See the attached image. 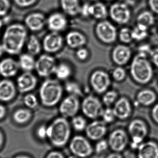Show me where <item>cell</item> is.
Wrapping results in <instances>:
<instances>
[{
    "mask_svg": "<svg viewBox=\"0 0 158 158\" xmlns=\"http://www.w3.org/2000/svg\"><path fill=\"white\" fill-rule=\"evenodd\" d=\"M46 24L52 31L59 32L64 30L67 25V19L60 13H55L49 16L46 20Z\"/></svg>",
    "mask_w": 158,
    "mask_h": 158,
    "instance_id": "603a6c76",
    "label": "cell"
},
{
    "mask_svg": "<svg viewBox=\"0 0 158 158\" xmlns=\"http://www.w3.org/2000/svg\"><path fill=\"white\" fill-rule=\"evenodd\" d=\"M130 74L136 83L141 85L149 84L154 77L153 65L149 57L137 53L132 60Z\"/></svg>",
    "mask_w": 158,
    "mask_h": 158,
    "instance_id": "7a4b0ae2",
    "label": "cell"
},
{
    "mask_svg": "<svg viewBox=\"0 0 158 158\" xmlns=\"http://www.w3.org/2000/svg\"><path fill=\"white\" fill-rule=\"evenodd\" d=\"M63 94V86L55 79H48L44 81L39 90L41 102L46 107L56 105L61 100Z\"/></svg>",
    "mask_w": 158,
    "mask_h": 158,
    "instance_id": "277c9868",
    "label": "cell"
},
{
    "mask_svg": "<svg viewBox=\"0 0 158 158\" xmlns=\"http://www.w3.org/2000/svg\"><path fill=\"white\" fill-rule=\"evenodd\" d=\"M4 141V137L2 132L0 131V149L2 148Z\"/></svg>",
    "mask_w": 158,
    "mask_h": 158,
    "instance_id": "11a10c76",
    "label": "cell"
},
{
    "mask_svg": "<svg viewBox=\"0 0 158 158\" xmlns=\"http://www.w3.org/2000/svg\"><path fill=\"white\" fill-rule=\"evenodd\" d=\"M148 28L141 24L137 25L132 29L133 40L137 42L143 41L148 36Z\"/></svg>",
    "mask_w": 158,
    "mask_h": 158,
    "instance_id": "f546056e",
    "label": "cell"
},
{
    "mask_svg": "<svg viewBox=\"0 0 158 158\" xmlns=\"http://www.w3.org/2000/svg\"><path fill=\"white\" fill-rule=\"evenodd\" d=\"M14 158H31L30 157L26 155H19V156H16Z\"/></svg>",
    "mask_w": 158,
    "mask_h": 158,
    "instance_id": "6f0895ef",
    "label": "cell"
},
{
    "mask_svg": "<svg viewBox=\"0 0 158 158\" xmlns=\"http://www.w3.org/2000/svg\"><path fill=\"white\" fill-rule=\"evenodd\" d=\"M152 47L148 44L144 43L139 45L138 47L137 53L149 57V54L152 51Z\"/></svg>",
    "mask_w": 158,
    "mask_h": 158,
    "instance_id": "7bdbcfd3",
    "label": "cell"
},
{
    "mask_svg": "<svg viewBox=\"0 0 158 158\" xmlns=\"http://www.w3.org/2000/svg\"><path fill=\"white\" fill-rule=\"evenodd\" d=\"M31 110L28 108H20L16 110L13 115V118L16 123L23 124L28 122L32 118Z\"/></svg>",
    "mask_w": 158,
    "mask_h": 158,
    "instance_id": "4316f807",
    "label": "cell"
},
{
    "mask_svg": "<svg viewBox=\"0 0 158 158\" xmlns=\"http://www.w3.org/2000/svg\"><path fill=\"white\" fill-rule=\"evenodd\" d=\"M95 31L98 38L104 43H112L117 39V29L109 21L99 22L96 27Z\"/></svg>",
    "mask_w": 158,
    "mask_h": 158,
    "instance_id": "9c48e42d",
    "label": "cell"
},
{
    "mask_svg": "<svg viewBox=\"0 0 158 158\" xmlns=\"http://www.w3.org/2000/svg\"><path fill=\"white\" fill-rule=\"evenodd\" d=\"M68 158H79L78 157L76 156H70Z\"/></svg>",
    "mask_w": 158,
    "mask_h": 158,
    "instance_id": "91938a15",
    "label": "cell"
},
{
    "mask_svg": "<svg viewBox=\"0 0 158 158\" xmlns=\"http://www.w3.org/2000/svg\"><path fill=\"white\" fill-rule=\"evenodd\" d=\"M91 7L92 4L87 2L85 3L82 6H81L80 14L84 17L91 16Z\"/></svg>",
    "mask_w": 158,
    "mask_h": 158,
    "instance_id": "bcb514c9",
    "label": "cell"
},
{
    "mask_svg": "<svg viewBox=\"0 0 158 158\" xmlns=\"http://www.w3.org/2000/svg\"><path fill=\"white\" fill-rule=\"evenodd\" d=\"M137 158H158V144L153 141H144L137 149Z\"/></svg>",
    "mask_w": 158,
    "mask_h": 158,
    "instance_id": "7402d4cb",
    "label": "cell"
},
{
    "mask_svg": "<svg viewBox=\"0 0 158 158\" xmlns=\"http://www.w3.org/2000/svg\"><path fill=\"white\" fill-rule=\"evenodd\" d=\"M120 40L123 43H130L133 40L132 36V30L127 27H123L120 31L119 33Z\"/></svg>",
    "mask_w": 158,
    "mask_h": 158,
    "instance_id": "8d00e7d4",
    "label": "cell"
},
{
    "mask_svg": "<svg viewBox=\"0 0 158 158\" xmlns=\"http://www.w3.org/2000/svg\"></svg>",
    "mask_w": 158,
    "mask_h": 158,
    "instance_id": "be15d7a7",
    "label": "cell"
},
{
    "mask_svg": "<svg viewBox=\"0 0 158 158\" xmlns=\"http://www.w3.org/2000/svg\"><path fill=\"white\" fill-rule=\"evenodd\" d=\"M61 6L64 12L70 16L79 14L81 6L79 0H61Z\"/></svg>",
    "mask_w": 158,
    "mask_h": 158,
    "instance_id": "83f0119b",
    "label": "cell"
},
{
    "mask_svg": "<svg viewBox=\"0 0 158 158\" xmlns=\"http://www.w3.org/2000/svg\"><path fill=\"white\" fill-rule=\"evenodd\" d=\"M118 96V93L115 91H108L103 96L102 101L106 106L109 107L116 102Z\"/></svg>",
    "mask_w": 158,
    "mask_h": 158,
    "instance_id": "74e56055",
    "label": "cell"
},
{
    "mask_svg": "<svg viewBox=\"0 0 158 158\" xmlns=\"http://www.w3.org/2000/svg\"><path fill=\"white\" fill-rule=\"evenodd\" d=\"M116 118L121 120L128 118L131 115L132 106L129 99L121 97L117 100L113 108Z\"/></svg>",
    "mask_w": 158,
    "mask_h": 158,
    "instance_id": "44dd1931",
    "label": "cell"
},
{
    "mask_svg": "<svg viewBox=\"0 0 158 158\" xmlns=\"http://www.w3.org/2000/svg\"><path fill=\"white\" fill-rule=\"evenodd\" d=\"M109 146L115 152H122L128 145L129 138L127 133L121 129L115 130L110 133L108 140Z\"/></svg>",
    "mask_w": 158,
    "mask_h": 158,
    "instance_id": "4fadbf2b",
    "label": "cell"
},
{
    "mask_svg": "<svg viewBox=\"0 0 158 158\" xmlns=\"http://www.w3.org/2000/svg\"><path fill=\"white\" fill-rule=\"evenodd\" d=\"M64 40L58 32L52 31L46 35L43 41V48L48 53H56L61 50Z\"/></svg>",
    "mask_w": 158,
    "mask_h": 158,
    "instance_id": "9a60e30c",
    "label": "cell"
},
{
    "mask_svg": "<svg viewBox=\"0 0 158 158\" xmlns=\"http://www.w3.org/2000/svg\"><path fill=\"white\" fill-rule=\"evenodd\" d=\"M23 102L26 107L30 109L36 108L39 104L37 97L31 93L26 94L23 98Z\"/></svg>",
    "mask_w": 158,
    "mask_h": 158,
    "instance_id": "e575fe53",
    "label": "cell"
},
{
    "mask_svg": "<svg viewBox=\"0 0 158 158\" xmlns=\"http://www.w3.org/2000/svg\"><path fill=\"white\" fill-rule=\"evenodd\" d=\"M151 116L155 123L158 125V103H156L154 106H152Z\"/></svg>",
    "mask_w": 158,
    "mask_h": 158,
    "instance_id": "681fc988",
    "label": "cell"
},
{
    "mask_svg": "<svg viewBox=\"0 0 158 158\" xmlns=\"http://www.w3.org/2000/svg\"><path fill=\"white\" fill-rule=\"evenodd\" d=\"M109 146L108 142L105 140H100L97 143L95 150L97 154H101L106 151Z\"/></svg>",
    "mask_w": 158,
    "mask_h": 158,
    "instance_id": "ee69618b",
    "label": "cell"
},
{
    "mask_svg": "<svg viewBox=\"0 0 158 158\" xmlns=\"http://www.w3.org/2000/svg\"><path fill=\"white\" fill-rule=\"evenodd\" d=\"M15 84L19 92L27 94L36 88L38 79L31 72H24L18 77Z\"/></svg>",
    "mask_w": 158,
    "mask_h": 158,
    "instance_id": "7c38bea8",
    "label": "cell"
},
{
    "mask_svg": "<svg viewBox=\"0 0 158 158\" xmlns=\"http://www.w3.org/2000/svg\"><path fill=\"white\" fill-rule=\"evenodd\" d=\"M128 133L131 137L130 146L137 150L139 146L144 142L148 134V127L143 120L137 118L133 120L128 126Z\"/></svg>",
    "mask_w": 158,
    "mask_h": 158,
    "instance_id": "5b68a950",
    "label": "cell"
},
{
    "mask_svg": "<svg viewBox=\"0 0 158 158\" xmlns=\"http://www.w3.org/2000/svg\"><path fill=\"white\" fill-rule=\"evenodd\" d=\"M107 10L106 6L101 2L92 4L91 16L96 19H104L107 15Z\"/></svg>",
    "mask_w": 158,
    "mask_h": 158,
    "instance_id": "4dcf8cb0",
    "label": "cell"
},
{
    "mask_svg": "<svg viewBox=\"0 0 158 158\" xmlns=\"http://www.w3.org/2000/svg\"><path fill=\"white\" fill-rule=\"evenodd\" d=\"M66 41L68 45L73 49H79L82 47L86 43L85 36L81 32L71 31L66 36Z\"/></svg>",
    "mask_w": 158,
    "mask_h": 158,
    "instance_id": "d4e9b609",
    "label": "cell"
},
{
    "mask_svg": "<svg viewBox=\"0 0 158 158\" xmlns=\"http://www.w3.org/2000/svg\"><path fill=\"white\" fill-rule=\"evenodd\" d=\"M131 55V50L130 47L124 44H119L112 51V58L116 64L121 66L130 61Z\"/></svg>",
    "mask_w": 158,
    "mask_h": 158,
    "instance_id": "ffe728a7",
    "label": "cell"
},
{
    "mask_svg": "<svg viewBox=\"0 0 158 158\" xmlns=\"http://www.w3.org/2000/svg\"><path fill=\"white\" fill-rule=\"evenodd\" d=\"M111 19L118 24L124 25L131 19V12L128 6L123 3H116L110 8Z\"/></svg>",
    "mask_w": 158,
    "mask_h": 158,
    "instance_id": "30bf717a",
    "label": "cell"
},
{
    "mask_svg": "<svg viewBox=\"0 0 158 158\" xmlns=\"http://www.w3.org/2000/svg\"><path fill=\"white\" fill-rule=\"evenodd\" d=\"M3 26V24L2 21V19H1V18H0V36H1V33H2Z\"/></svg>",
    "mask_w": 158,
    "mask_h": 158,
    "instance_id": "680465c9",
    "label": "cell"
},
{
    "mask_svg": "<svg viewBox=\"0 0 158 158\" xmlns=\"http://www.w3.org/2000/svg\"><path fill=\"white\" fill-rule=\"evenodd\" d=\"M77 57L81 61L86 60L89 55V52L87 49L83 47L79 48L76 53Z\"/></svg>",
    "mask_w": 158,
    "mask_h": 158,
    "instance_id": "7dc6e473",
    "label": "cell"
},
{
    "mask_svg": "<svg viewBox=\"0 0 158 158\" xmlns=\"http://www.w3.org/2000/svg\"><path fill=\"white\" fill-rule=\"evenodd\" d=\"M65 89L70 95L81 96L82 95L81 89L77 83L73 81H68L65 84Z\"/></svg>",
    "mask_w": 158,
    "mask_h": 158,
    "instance_id": "836d02e7",
    "label": "cell"
},
{
    "mask_svg": "<svg viewBox=\"0 0 158 158\" xmlns=\"http://www.w3.org/2000/svg\"><path fill=\"white\" fill-rule=\"evenodd\" d=\"M46 20L43 14L39 12H34L28 15L24 19V25L29 30L39 31L41 30L45 24Z\"/></svg>",
    "mask_w": 158,
    "mask_h": 158,
    "instance_id": "ac0fdd59",
    "label": "cell"
},
{
    "mask_svg": "<svg viewBox=\"0 0 158 158\" xmlns=\"http://www.w3.org/2000/svg\"><path fill=\"white\" fill-rule=\"evenodd\" d=\"M27 53L33 56L38 55L41 51V44L37 37L31 35L28 37L26 45Z\"/></svg>",
    "mask_w": 158,
    "mask_h": 158,
    "instance_id": "f1b7e54d",
    "label": "cell"
},
{
    "mask_svg": "<svg viewBox=\"0 0 158 158\" xmlns=\"http://www.w3.org/2000/svg\"><path fill=\"white\" fill-rule=\"evenodd\" d=\"M54 74L57 78L64 80L68 78L71 74L70 67L65 64H61L57 65Z\"/></svg>",
    "mask_w": 158,
    "mask_h": 158,
    "instance_id": "d6a6232c",
    "label": "cell"
},
{
    "mask_svg": "<svg viewBox=\"0 0 158 158\" xmlns=\"http://www.w3.org/2000/svg\"><path fill=\"white\" fill-rule=\"evenodd\" d=\"M70 134V124L64 117L57 118L47 127V137L53 145L57 147L67 143Z\"/></svg>",
    "mask_w": 158,
    "mask_h": 158,
    "instance_id": "3957f363",
    "label": "cell"
},
{
    "mask_svg": "<svg viewBox=\"0 0 158 158\" xmlns=\"http://www.w3.org/2000/svg\"><path fill=\"white\" fill-rule=\"evenodd\" d=\"M16 84L9 79L0 80V101L8 102L12 101L17 93Z\"/></svg>",
    "mask_w": 158,
    "mask_h": 158,
    "instance_id": "e0dca14e",
    "label": "cell"
},
{
    "mask_svg": "<svg viewBox=\"0 0 158 158\" xmlns=\"http://www.w3.org/2000/svg\"><path fill=\"white\" fill-rule=\"evenodd\" d=\"M56 65L55 59L48 54L41 55L36 60L35 70L41 77H47L54 74Z\"/></svg>",
    "mask_w": 158,
    "mask_h": 158,
    "instance_id": "ba28073f",
    "label": "cell"
},
{
    "mask_svg": "<svg viewBox=\"0 0 158 158\" xmlns=\"http://www.w3.org/2000/svg\"></svg>",
    "mask_w": 158,
    "mask_h": 158,
    "instance_id": "6125c7cd",
    "label": "cell"
},
{
    "mask_svg": "<svg viewBox=\"0 0 158 158\" xmlns=\"http://www.w3.org/2000/svg\"><path fill=\"white\" fill-rule=\"evenodd\" d=\"M149 58L153 66L158 68V47L152 48Z\"/></svg>",
    "mask_w": 158,
    "mask_h": 158,
    "instance_id": "f6af8a7d",
    "label": "cell"
},
{
    "mask_svg": "<svg viewBox=\"0 0 158 158\" xmlns=\"http://www.w3.org/2000/svg\"><path fill=\"white\" fill-rule=\"evenodd\" d=\"M11 7L10 0H0V18L6 16L10 12Z\"/></svg>",
    "mask_w": 158,
    "mask_h": 158,
    "instance_id": "ab89813d",
    "label": "cell"
},
{
    "mask_svg": "<svg viewBox=\"0 0 158 158\" xmlns=\"http://www.w3.org/2000/svg\"><path fill=\"white\" fill-rule=\"evenodd\" d=\"M72 126L77 131H82L85 130L87 123L85 119L81 116H75L72 120Z\"/></svg>",
    "mask_w": 158,
    "mask_h": 158,
    "instance_id": "d590c367",
    "label": "cell"
},
{
    "mask_svg": "<svg viewBox=\"0 0 158 158\" xmlns=\"http://www.w3.org/2000/svg\"><path fill=\"white\" fill-rule=\"evenodd\" d=\"M137 24H141L147 27H150L155 23V17L151 12L145 11L141 13L137 17Z\"/></svg>",
    "mask_w": 158,
    "mask_h": 158,
    "instance_id": "1f68e13d",
    "label": "cell"
},
{
    "mask_svg": "<svg viewBox=\"0 0 158 158\" xmlns=\"http://www.w3.org/2000/svg\"><path fill=\"white\" fill-rule=\"evenodd\" d=\"M18 62L20 69L24 72H31L35 69L36 60L34 56L28 53L20 55Z\"/></svg>",
    "mask_w": 158,
    "mask_h": 158,
    "instance_id": "484cf974",
    "label": "cell"
},
{
    "mask_svg": "<svg viewBox=\"0 0 158 158\" xmlns=\"http://www.w3.org/2000/svg\"><path fill=\"white\" fill-rule=\"evenodd\" d=\"M19 69L18 61L12 57H6L0 61V76L4 78L10 79L15 77Z\"/></svg>",
    "mask_w": 158,
    "mask_h": 158,
    "instance_id": "2e32d148",
    "label": "cell"
},
{
    "mask_svg": "<svg viewBox=\"0 0 158 158\" xmlns=\"http://www.w3.org/2000/svg\"><path fill=\"white\" fill-rule=\"evenodd\" d=\"M157 99L156 93L149 88H144L140 90L136 94V100L138 104L143 107L153 106Z\"/></svg>",
    "mask_w": 158,
    "mask_h": 158,
    "instance_id": "cb8c5ba5",
    "label": "cell"
},
{
    "mask_svg": "<svg viewBox=\"0 0 158 158\" xmlns=\"http://www.w3.org/2000/svg\"><path fill=\"white\" fill-rule=\"evenodd\" d=\"M90 83L94 90L98 94L107 91L110 84V79L108 74L103 70H96L90 77Z\"/></svg>",
    "mask_w": 158,
    "mask_h": 158,
    "instance_id": "8fae6325",
    "label": "cell"
},
{
    "mask_svg": "<svg viewBox=\"0 0 158 158\" xmlns=\"http://www.w3.org/2000/svg\"><path fill=\"white\" fill-rule=\"evenodd\" d=\"M46 158H65L64 155L57 151H52L48 154Z\"/></svg>",
    "mask_w": 158,
    "mask_h": 158,
    "instance_id": "816d5d0a",
    "label": "cell"
},
{
    "mask_svg": "<svg viewBox=\"0 0 158 158\" xmlns=\"http://www.w3.org/2000/svg\"><path fill=\"white\" fill-rule=\"evenodd\" d=\"M80 108L78 97L69 95L61 102L59 111L63 117L71 118L77 114Z\"/></svg>",
    "mask_w": 158,
    "mask_h": 158,
    "instance_id": "5bb4252c",
    "label": "cell"
},
{
    "mask_svg": "<svg viewBox=\"0 0 158 158\" xmlns=\"http://www.w3.org/2000/svg\"><path fill=\"white\" fill-rule=\"evenodd\" d=\"M83 113L92 119H96L101 117L104 109L99 99L96 97L89 95L83 100L81 105Z\"/></svg>",
    "mask_w": 158,
    "mask_h": 158,
    "instance_id": "8992f818",
    "label": "cell"
},
{
    "mask_svg": "<svg viewBox=\"0 0 158 158\" xmlns=\"http://www.w3.org/2000/svg\"><path fill=\"white\" fill-rule=\"evenodd\" d=\"M4 53H5V52L4 49L3 47L2 43H0V57L3 55V54Z\"/></svg>",
    "mask_w": 158,
    "mask_h": 158,
    "instance_id": "9f6ffc18",
    "label": "cell"
},
{
    "mask_svg": "<svg viewBox=\"0 0 158 158\" xmlns=\"http://www.w3.org/2000/svg\"><path fill=\"white\" fill-rule=\"evenodd\" d=\"M126 76V72L125 69L121 67L116 68L112 73L113 79L118 82L122 81L125 79Z\"/></svg>",
    "mask_w": 158,
    "mask_h": 158,
    "instance_id": "60d3db41",
    "label": "cell"
},
{
    "mask_svg": "<svg viewBox=\"0 0 158 158\" xmlns=\"http://www.w3.org/2000/svg\"><path fill=\"white\" fill-rule=\"evenodd\" d=\"M38 137L40 139H44L47 137V127L44 125H41L37 130Z\"/></svg>",
    "mask_w": 158,
    "mask_h": 158,
    "instance_id": "c3c4849f",
    "label": "cell"
},
{
    "mask_svg": "<svg viewBox=\"0 0 158 158\" xmlns=\"http://www.w3.org/2000/svg\"><path fill=\"white\" fill-rule=\"evenodd\" d=\"M69 148L74 156L79 158L88 157L93 152V147L89 141L81 135L73 137L69 143Z\"/></svg>",
    "mask_w": 158,
    "mask_h": 158,
    "instance_id": "52a82bcc",
    "label": "cell"
},
{
    "mask_svg": "<svg viewBox=\"0 0 158 158\" xmlns=\"http://www.w3.org/2000/svg\"><path fill=\"white\" fill-rule=\"evenodd\" d=\"M101 117L103 118V121L106 123H112L116 118L113 108H110L109 107L105 109H104Z\"/></svg>",
    "mask_w": 158,
    "mask_h": 158,
    "instance_id": "f35d334b",
    "label": "cell"
},
{
    "mask_svg": "<svg viewBox=\"0 0 158 158\" xmlns=\"http://www.w3.org/2000/svg\"><path fill=\"white\" fill-rule=\"evenodd\" d=\"M28 29L24 24L15 23L6 28L2 36V43L5 52L16 55L21 52L27 40Z\"/></svg>",
    "mask_w": 158,
    "mask_h": 158,
    "instance_id": "6da1fadb",
    "label": "cell"
},
{
    "mask_svg": "<svg viewBox=\"0 0 158 158\" xmlns=\"http://www.w3.org/2000/svg\"><path fill=\"white\" fill-rule=\"evenodd\" d=\"M86 136L94 141L99 140L105 136L107 132L106 123L103 121L95 120L86 126Z\"/></svg>",
    "mask_w": 158,
    "mask_h": 158,
    "instance_id": "d6986e66",
    "label": "cell"
},
{
    "mask_svg": "<svg viewBox=\"0 0 158 158\" xmlns=\"http://www.w3.org/2000/svg\"><path fill=\"white\" fill-rule=\"evenodd\" d=\"M6 114V109L4 106L0 104V120L2 119Z\"/></svg>",
    "mask_w": 158,
    "mask_h": 158,
    "instance_id": "f5cc1de1",
    "label": "cell"
},
{
    "mask_svg": "<svg viewBox=\"0 0 158 158\" xmlns=\"http://www.w3.org/2000/svg\"><path fill=\"white\" fill-rule=\"evenodd\" d=\"M106 158H123L121 155L118 153V152L112 153L110 154Z\"/></svg>",
    "mask_w": 158,
    "mask_h": 158,
    "instance_id": "db71d44e",
    "label": "cell"
},
{
    "mask_svg": "<svg viewBox=\"0 0 158 158\" xmlns=\"http://www.w3.org/2000/svg\"><path fill=\"white\" fill-rule=\"evenodd\" d=\"M38 0H14L15 4L20 8H28L35 4Z\"/></svg>",
    "mask_w": 158,
    "mask_h": 158,
    "instance_id": "b9f144b4",
    "label": "cell"
},
{
    "mask_svg": "<svg viewBox=\"0 0 158 158\" xmlns=\"http://www.w3.org/2000/svg\"><path fill=\"white\" fill-rule=\"evenodd\" d=\"M149 5L151 10L158 14V0H149Z\"/></svg>",
    "mask_w": 158,
    "mask_h": 158,
    "instance_id": "f907efd6",
    "label": "cell"
},
{
    "mask_svg": "<svg viewBox=\"0 0 158 158\" xmlns=\"http://www.w3.org/2000/svg\"><path fill=\"white\" fill-rule=\"evenodd\" d=\"M106 1H111V0H106Z\"/></svg>",
    "mask_w": 158,
    "mask_h": 158,
    "instance_id": "94428289",
    "label": "cell"
}]
</instances>
